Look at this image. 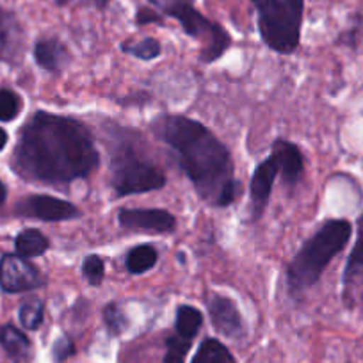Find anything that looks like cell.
<instances>
[{
  "instance_id": "obj_25",
  "label": "cell",
  "mask_w": 363,
  "mask_h": 363,
  "mask_svg": "<svg viewBox=\"0 0 363 363\" xmlns=\"http://www.w3.org/2000/svg\"><path fill=\"white\" fill-rule=\"evenodd\" d=\"M104 323H106L107 331H109L113 337H118V335L123 333L128 326V319L123 313V310L120 308L118 303H109L104 308Z\"/></svg>"
},
{
  "instance_id": "obj_7",
  "label": "cell",
  "mask_w": 363,
  "mask_h": 363,
  "mask_svg": "<svg viewBox=\"0 0 363 363\" xmlns=\"http://www.w3.org/2000/svg\"><path fill=\"white\" fill-rule=\"evenodd\" d=\"M43 284V274L29 258L18 253H8L0 258V287L8 294L36 291Z\"/></svg>"
},
{
  "instance_id": "obj_32",
  "label": "cell",
  "mask_w": 363,
  "mask_h": 363,
  "mask_svg": "<svg viewBox=\"0 0 363 363\" xmlns=\"http://www.w3.org/2000/svg\"><path fill=\"white\" fill-rule=\"evenodd\" d=\"M8 132L4 130V128L0 127V152L6 148V145H8Z\"/></svg>"
},
{
  "instance_id": "obj_18",
  "label": "cell",
  "mask_w": 363,
  "mask_h": 363,
  "mask_svg": "<svg viewBox=\"0 0 363 363\" xmlns=\"http://www.w3.org/2000/svg\"><path fill=\"white\" fill-rule=\"evenodd\" d=\"M157 260H159V253H157L155 246L139 244V246H134L128 251L125 265H127V271L130 274H145V272L152 271L155 267Z\"/></svg>"
},
{
  "instance_id": "obj_23",
  "label": "cell",
  "mask_w": 363,
  "mask_h": 363,
  "mask_svg": "<svg viewBox=\"0 0 363 363\" xmlns=\"http://www.w3.org/2000/svg\"><path fill=\"white\" fill-rule=\"evenodd\" d=\"M191 347H193V340L184 338L180 335H171L166 340V356H164V363H186L187 354H189Z\"/></svg>"
},
{
  "instance_id": "obj_28",
  "label": "cell",
  "mask_w": 363,
  "mask_h": 363,
  "mask_svg": "<svg viewBox=\"0 0 363 363\" xmlns=\"http://www.w3.org/2000/svg\"><path fill=\"white\" fill-rule=\"evenodd\" d=\"M362 40H363V13L358 16V18H356L354 26H352L351 29H349L347 33L342 36L340 41L345 45H356L358 41H362Z\"/></svg>"
},
{
  "instance_id": "obj_13",
  "label": "cell",
  "mask_w": 363,
  "mask_h": 363,
  "mask_svg": "<svg viewBox=\"0 0 363 363\" xmlns=\"http://www.w3.org/2000/svg\"><path fill=\"white\" fill-rule=\"evenodd\" d=\"M26 34L18 18L11 11L0 9V59L16 65L22 59Z\"/></svg>"
},
{
  "instance_id": "obj_14",
  "label": "cell",
  "mask_w": 363,
  "mask_h": 363,
  "mask_svg": "<svg viewBox=\"0 0 363 363\" xmlns=\"http://www.w3.org/2000/svg\"><path fill=\"white\" fill-rule=\"evenodd\" d=\"M34 61L40 68L50 73H59L69 65L72 54L59 38H41L34 45Z\"/></svg>"
},
{
  "instance_id": "obj_1",
  "label": "cell",
  "mask_w": 363,
  "mask_h": 363,
  "mask_svg": "<svg viewBox=\"0 0 363 363\" xmlns=\"http://www.w3.org/2000/svg\"><path fill=\"white\" fill-rule=\"evenodd\" d=\"M11 164L27 182L69 186L99 167L100 153L86 125L38 111L20 130Z\"/></svg>"
},
{
  "instance_id": "obj_27",
  "label": "cell",
  "mask_w": 363,
  "mask_h": 363,
  "mask_svg": "<svg viewBox=\"0 0 363 363\" xmlns=\"http://www.w3.org/2000/svg\"><path fill=\"white\" fill-rule=\"evenodd\" d=\"M73 354H75V344H73V340L69 337H66V335H61V337L55 340L54 347H52V356H54V359L57 363H62L68 358H72Z\"/></svg>"
},
{
  "instance_id": "obj_24",
  "label": "cell",
  "mask_w": 363,
  "mask_h": 363,
  "mask_svg": "<svg viewBox=\"0 0 363 363\" xmlns=\"http://www.w3.org/2000/svg\"><path fill=\"white\" fill-rule=\"evenodd\" d=\"M22 111V99L11 89H0V121L9 123L16 120V116Z\"/></svg>"
},
{
  "instance_id": "obj_4",
  "label": "cell",
  "mask_w": 363,
  "mask_h": 363,
  "mask_svg": "<svg viewBox=\"0 0 363 363\" xmlns=\"http://www.w3.org/2000/svg\"><path fill=\"white\" fill-rule=\"evenodd\" d=\"M166 174L150 162L130 139H120L111 157V187L118 198L166 187Z\"/></svg>"
},
{
  "instance_id": "obj_26",
  "label": "cell",
  "mask_w": 363,
  "mask_h": 363,
  "mask_svg": "<svg viewBox=\"0 0 363 363\" xmlns=\"http://www.w3.org/2000/svg\"><path fill=\"white\" fill-rule=\"evenodd\" d=\"M82 274L93 287L102 285L104 278H106V264H104L102 257H99V255H87L82 262Z\"/></svg>"
},
{
  "instance_id": "obj_15",
  "label": "cell",
  "mask_w": 363,
  "mask_h": 363,
  "mask_svg": "<svg viewBox=\"0 0 363 363\" xmlns=\"http://www.w3.org/2000/svg\"><path fill=\"white\" fill-rule=\"evenodd\" d=\"M0 345L15 363H26L33 354L30 338L13 324L0 326Z\"/></svg>"
},
{
  "instance_id": "obj_22",
  "label": "cell",
  "mask_w": 363,
  "mask_h": 363,
  "mask_svg": "<svg viewBox=\"0 0 363 363\" xmlns=\"http://www.w3.org/2000/svg\"><path fill=\"white\" fill-rule=\"evenodd\" d=\"M121 52L132 57L139 59V61H152L157 59L162 52L159 40L155 38H143L139 41H127V43L121 45Z\"/></svg>"
},
{
  "instance_id": "obj_16",
  "label": "cell",
  "mask_w": 363,
  "mask_h": 363,
  "mask_svg": "<svg viewBox=\"0 0 363 363\" xmlns=\"http://www.w3.org/2000/svg\"><path fill=\"white\" fill-rule=\"evenodd\" d=\"M356 240L345 262L344 274H342V284L344 287H351L356 280L363 278V212L356 223Z\"/></svg>"
},
{
  "instance_id": "obj_6",
  "label": "cell",
  "mask_w": 363,
  "mask_h": 363,
  "mask_svg": "<svg viewBox=\"0 0 363 363\" xmlns=\"http://www.w3.org/2000/svg\"><path fill=\"white\" fill-rule=\"evenodd\" d=\"M258 30L272 52L291 55L301 40L305 0H258Z\"/></svg>"
},
{
  "instance_id": "obj_5",
  "label": "cell",
  "mask_w": 363,
  "mask_h": 363,
  "mask_svg": "<svg viewBox=\"0 0 363 363\" xmlns=\"http://www.w3.org/2000/svg\"><path fill=\"white\" fill-rule=\"evenodd\" d=\"M162 15L174 18L184 33L200 41V62L211 65L223 57L232 45V38L219 23L212 22L194 8V0H150Z\"/></svg>"
},
{
  "instance_id": "obj_10",
  "label": "cell",
  "mask_w": 363,
  "mask_h": 363,
  "mask_svg": "<svg viewBox=\"0 0 363 363\" xmlns=\"http://www.w3.org/2000/svg\"><path fill=\"white\" fill-rule=\"evenodd\" d=\"M278 174H280V164L272 153L267 159L262 160L255 169L250 184V212L253 223H257L264 216Z\"/></svg>"
},
{
  "instance_id": "obj_30",
  "label": "cell",
  "mask_w": 363,
  "mask_h": 363,
  "mask_svg": "<svg viewBox=\"0 0 363 363\" xmlns=\"http://www.w3.org/2000/svg\"><path fill=\"white\" fill-rule=\"evenodd\" d=\"M54 2L57 6H66L68 2H72V0H54ZM84 2H87V4H91V6H95V8H99V9H104L107 4H109L111 0H84Z\"/></svg>"
},
{
  "instance_id": "obj_3",
  "label": "cell",
  "mask_w": 363,
  "mask_h": 363,
  "mask_svg": "<svg viewBox=\"0 0 363 363\" xmlns=\"http://www.w3.org/2000/svg\"><path fill=\"white\" fill-rule=\"evenodd\" d=\"M352 235L347 219H328L306 240L287 267V287L292 298H299L315 287L324 271L344 251Z\"/></svg>"
},
{
  "instance_id": "obj_33",
  "label": "cell",
  "mask_w": 363,
  "mask_h": 363,
  "mask_svg": "<svg viewBox=\"0 0 363 363\" xmlns=\"http://www.w3.org/2000/svg\"><path fill=\"white\" fill-rule=\"evenodd\" d=\"M251 2H253V4H257V2H258V0H251Z\"/></svg>"
},
{
  "instance_id": "obj_11",
  "label": "cell",
  "mask_w": 363,
  "mask_h": 363,
  "mask_svg": "<svg viewBox=\"0 0 363 363\" xmlns=\"http://www.w3.org/2000/svg\"><path fill=\"white\" fill-rule=\"evenodd\" d=\"M118 223L125 230L171 233L177 230V218L164 208H121Z\"/></svg>"
},
{
  "instance_id": "obj_20",
  "label": "cell",
  "mask_w": 363,
  "mask_h": 363,
  "mask_svg": "<svg viewBox=\"0 0 363 363\" xmlns=\"http://www.w3.org/2000/svg\"><path fill=\"white\" fill-rule=\"evenodd\" d=\"M191 363H237L230 349L218 338H205Z\"/></svg>"
},
{
  "instance_id": "obj_2",
  "label": "cell",
  "mask_w": 363,
  "mask_h": 363,
  "mask_svg": "<svg viewBox=\"0 0 363 363\" xmlns=\"http://www.w3.org/2000/svg\"><path fill=\"white\" fill-rule=\"evenodd\" d=\"M152 132L173 152L180 169L205 203L230 207L240 194L230 150L201 121L182 114H160Z\"/></svg>"
},
{
  "instance_id": "obj_9",
  "label": "cell",
  "mask_w": 363,
  "mask_h": 363,
  "mask_svg": "<svg viewBox=\"0 0 363 363\" xmlns=\"http://www.w3.org/2000/svg\"><path fill=\"white\" fill-rule=\"evenodd\" d=\"M208 315L212 328L230 340H240L246 335V324L240 315L239 306L228 296L212 294L207 299Z\"/></svg>"
},
{
  "instance_id": "obj_8",
  "label": "cell",
  "mask_w": 363,
  "mask_h": 363,
  "mask_svg": "<svg viewBox=\"0 0 363 363\" xmlns=\"http://www.w3.org/2000/svg\"><path fill=\"white\" fill-rule=\"evenodd\" d=\"M15 212L23 218H34L45 223L72 221L80 218V211L69 201L48 194H33L23 198L15 207Z\"/></svg>"
},
{
  "instance_id": "obj_12",
  "label": "cell",
  "mask_w": 363,
  "mask_h": 363,
  "mask_svg": "<svg viewBox=\"0 0 363 363\" xmlns=\"http://www.w3.org/2000/svg\"><path fill=\"white\" fill-rule=\"evenodd\" d=\"M271 153L277 157L278 164H280V174L285 186H298L305 173V159H303L301 150L294 143L278 138L271 145Z\"/></svg>"
},
{
  "instance_id": "obj_17",
  "label": "cell",
  "mask_w": 363,
  "mask_h": 363,
  "mask_svg": "<svg viewBox=\"0 0 363 363\" xmlns=\"http://www.w3.org/2000/svg\"><path fill=\"white\" fill-rule=\"evenodd\" d=\"M50 247V240L47 239L45 233H41L36 228H27L20 232L15 239L16 253L26 258L43 257Z\"/></svg>"
},
{
  "instance_id": "obj_29",
  "label": "cell",
  "mask_w": 363,
  "mask_h": 363,
  "mask_svg": "<svg viewBox=\"0 0 363 363\" xmlns=\"http://www.w3.org/2000/svg\"><path fill=\"white\" fill-rule=\"evenodd\" d=\"M135 22H138V26H146V23H162V20H160V16L157 15L153 9H139L138 16H135Z\"/></svg>"
},
{
  "instance_id": "obj_19",
  "label": "cell",
  "mask_w": 363,
  "mask_h": 363,
  "mask_svg": "<svg viewBox=\"0 0 363 363\" xmlns=\"http://www.w3.org/2000/svg\"><path fill=\"white\" fill-rule=\"evenodd\" d=\"M203 324V313L191 305H180L177 308V317H174V331L184 338L193 340L201 330Z\"/></svg>"
},
{
  "instance_id": "obj_21",
  "label": "cell",
  "mask_w": 363,
  "mask_h": 363,
  "mask_svg": "<svg viewBox=\"0 0 363 363\" xmlns=\"http://www.w3.org/2000/svg\"><path fill=\"white\" fill-rule=\"evenodd\" d=\"M18 319L26 330H40L45 320V303L40 298H29L20 305Z\"/></svg>"
},
{
  "instance_id": "obj_31",
  "label": "cell",
  "mask_w": 363,
  "mask_h": 363,
  "mask_svg": "<svg viewBox=\"0 0 363 363\" xmlns=\"http://www.w3.org/2000/svg\"><path fill=\"white\" fill-rule=\"evenodd\" d=\"M6 200H8V187H6L4 182L0 180V207L6 203Z\"/></svg>"
}]
</instances>
